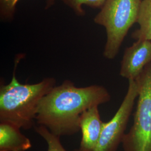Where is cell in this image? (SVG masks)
<instances>
[{
    "label": "cell",
    "mask_w": 151,
    "mask_h": 151,
    "mask_svg": "<svg viewBox=\"0 0 151 151\" xmlns=\"http://www.w3.org/2000/svg\"><path fill=\"white\" fill-rule=\"evenodd\" d=\"M111 95L103 86L78 87L68 80L54 86L38 106L36 122L58 137L75 135L80 130L81 114L93 106L108 103Z\"/></svg>",
    "instance_id": "1"
},
{
    "label": "cell",
    "mask_w": 151,
    "mask_h": 151,
    "mask_svg": "<svg viewBox=\"0 0 151 151\" xmlns=\"http://www.w3.org/2000/svg\"><path fill=\"white\" fill-rule=\"evenodd\" d=\"M23 57L16 55L11 81L0 85V122L11 123L23 129H30L36 121L42 99L56 86V80L47 77L34 84L22 83L16 78V68Z\"/></svg>",
    "instance_id": "2"
},
{
    "label": "cell",
    "mask_w": 151,
    "mask_h": 151,
    "mask_svg": "<svg viewBox=\"0 0 151 151\" xmlns=\"http://www.w3.org/2000/svg\"><path fill=\"white\" fill-rule=\"evenodd\" d=\"M142 0H106L93 22L105 27L106 42L103 55L113 60L130 29L137 23Z\"/></svg>",
    "instance_id": "3"
},
{
    "label": "cell",
    "mask_w": 151,
    "mask_h": 151,
    "mask_svg": "<svg viewBox=\"0 0 151 151\" xmlns=\"http://www.w3.org/2000/svg\"><path fill=\"white\" fill-rule=\"evenodd\" d=\"M135 81L139 91L134 122L122 145L124 151H151V63Z\"/></svg>",
    "instance_id": "4"
},
{
    "label": "cell",
    "mask_w": 151,
    "mask_h": 151,
    "mask_svg": "<svg viewBox=\"0 0 151 151\" xmlns=\"http://www.w3.org/2000/svg\"><path fill=\"white\" fill-rule=\"evenodd\" d=\"M128 83L127 93L118 110L109 122L104 123L95 151H117L119 145L122 143L139 91L135 80H129Z\"/></svg>",
    "instance_id": "5"
},
{
    "label": "cell",
    "mask_w": 151,
    "mask_h": 151,
    "mask_svg": "<svg viewBox=\"0 0 151 151\" xmlns=\"http://www.w3.org/2000/svg\"><path fill=\"white\" fill-rule=\"evenodd\" d=\"M151 63V40H137L125 50L120 75L128 80H135Z\"/></svg>",
    "instance_id": "6"
},
{
    "label": "cell",
    "mask_w": 151,
    "mask_h": 151,
    "mask_svg": "<svg viewBox=\"0 0 151 151\" xmlns=\"http://www.w3.org/2000/svg\"><path fill=\"white\" fill-rule=\"evenodd\" d=\"M99 106H93L81 114L80 127L81 131L80 148L85 151H95L103 129L104 123L99 111Z\"/></svg>",
    "instance_id": "7"
},
{
    "label": "cell",
    "mask_w": 151,
    "mask_h": 151,
    "mask_svg": "<svg viewBox=\"0 0 151 151\" xmlns=\"http://www.w3.org/2000/svg\"><path fill=\"white\" fill-rule=\"evenodd\" d=\"M11 123L0 122V151H26L32 147L31 140Z\"/></svg>",
    "instance_id": "8"
},
{
    "label": "cell",
    "mask_w": 151,
    "mask_h": 151,
    "mask_svg": "<svg viewBox=\"0 0 151 151\" xmlns=\"http://www.w3.org/2000/svg\"><path fill=\"white\" fill-rule=\"evenodd\" d=\"M137 23L139 27L132 33V38L151 40V0H142Z\"/></svg>",
    "instance_id": "9"
},
{
    "label": "cell",
    "mask_w": 151,
    "mask_h": 151,
    "mask_svg": "<svg viewBox=\"0 0 151 151\" xmlns=\"http://www.w3.org/2000/svg\"><path fill=\"white\" fill-rule=\"evenodd\" d=\"M35 130L46 142L47 151H67L62 145L60 137L54 135L44 126H36L35 127ZM75 151H85L79 148Z\"/></svg>",
    "instance_id": "10"
},
{
    "label": "cell",
    "mask_w": 151,
    "mask_h": 151,
    "mask_svg": "<svg viewBox=\"0 0 151 151\" xmlns=\"http://www.w3.org/2000/svg\"><path fill=\"white\" fill-rule=\"evenodd\" d=\"M19 0H0V19L2 22H12L15 15L16 6ZM55 0H47L45 9H48L55 4Z\"/></svg>",
    "instance_id": "11"
},
{
    "label": "cell",
    "mask_w": 151,
    "mask_h": 151,
    "mask_svg": "<svg viewBox=\"0 0 151 151\" xmlns=\"http://www.w3.org/2000/svg\"><path fill=\"white\" fill-rule=\"evenodd\" d=\"M65 5L70 8L77 16H84L86 14L83 6L92 9H101L106 0H60Z\"/></svg>",
    "instance_id": "12"
}]
</instances>
